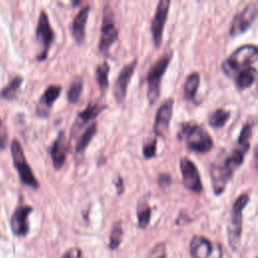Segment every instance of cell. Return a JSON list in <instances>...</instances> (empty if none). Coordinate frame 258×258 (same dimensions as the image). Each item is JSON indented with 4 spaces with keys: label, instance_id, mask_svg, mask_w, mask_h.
<instances>
[{
    "label": "cell",
    "instance_id": "cell-21",
    "mask_svg": "<svg viewBox=\"0 0 258 258\" xmlns=\"http://www.w3.org/2000/svg\"><path fill=\"white\" fill-rule=\"evenodd\" d=\"M96 133H97V124L93 123L86 129L85 133L79 139V141L76 145V152L83 153L87 149V147L89 146V144L91 143L93 138L95 137Z\"/></svg>",
    "mask_w": 258,
    "mask_h": 258
},
{
    "label": "cell",
    "instance_id": "cell-8",
    "mask_svg": "<svg viewBox=\"0 0 258 258\" xmlns=\"http://www.w3.org/2000/svg\"><path fill=\"white\" fill-rule=\"evenodd\" d=\"M190 253L192 258H222L223 253L219 245H213L212 242L204 236H195L190 243Z\"/></svg>",
    "mask_w": 258,
    "mask_h": 258
},
{
    "label": "cell",
    "instance_id": "cell-26",
    "mask_svg": "<svg viewBox=\"0 0 258 258\" xmlns=\"http://www.w3.org/2000/svg\"><path fill=\"white\" fill-rule=\"evenodd\" d=\"M248 151V149H245V148H239V149H236L230 157H228L225 161V164L227 167H229L232 171L235 172L236 169H238L242 164H243V161H244V157H245V153Z\"/></svg>",
    "mask_w": 258,
    "mask_h": 258
},
{
    "label": "cell",
    "instance_id": "cell-30",
    "mask_svg": "<svg viewBox=\"0 0 258 258\" xmlns=\"http://www.w3.org/2000/svg\"><path fill=\"white\" fill-rule=\"evenodd\" d=\"M251 136H252V126L250 124L244 125L238 139L239 146L241 148L249 149V141L251 139Z\"/></svg>",
    "mask_w": 258,
    "mask_h": 258
},
{
    "label": "cell",
    "instance_id": "cell-29",
    "mask_svg": "<svg viewBox=\"0 0 258 258\" xmlns=\"http://www.w3.org/2000/svg\"><path fill=\"white\" fill-rule=\"evenodd\" d=\"M122 237H123V228L121 223H117L110 235V248L111 249H116L119 247L121 241H122Z\"/></svg>",
    "mask_w": 258,
    "mask_h": 258
},
{
    "label": "cell",
    "instance_id": "cell-11",
    "mask_svg": "<svg viewBox=\"0 0 258 258\" xmlns=\"http://www.w3.org/2000/svg\"><path fill=\"white\" fill-rule=\"evenodd\" d=\"M181 172L183 176L184 186L195 193H201L203 185L200 177V173L196 165L188 158H183L180 163Z\"/></svg>",
    "mask_w": 258,
    "mask_h": 258
},
{
    "label": "cell",
    "instance_id": "cell-3",
    "mask_svg": "<svg viewBox=\"0 0 258 258\" xmlns=\"http://www.w3.org/2000/svg\"><path fill=\"white\" fill-rule=\"evenodd\" d=\"M249 202L247 194L240 195L233 204L231 218L228 225V242L233 251H236L240 245L242 235L243 210Z\"/></svg>",
    "mask_w": 258,
    "mask_h": 258
},
{
    "label": "cell",
    "instance_id": "cell-12",
    "mask_svg": "<svg viewBox=\"0 0 258 258\" xmlns=\"http://www.w3.org/2000/svg\"><path fill=\"white\" fill-rule=\"evenodd\" d=\"M173 108L174 100L172 98L167 99L159 108L154 124V132L157 136L164 138L168 134L170 122L173 116Z\"/></svg>",
    "mask_w": 258,
    "mask_h": 258
},
{
    "label": "cell",
    "instance_id": "cell-24",
    "mask_svg": "<svg viewBox=\"0 0 258 258\" xmlns=\"http://www.w3.org/2000/svg\"><path fill=\"white\" fill-rule=\"evenodd\" d=\"M137 214H138V221H139L140 228L146 229L150 224L151 215H152V210L149 204L146 202H140L138 205Z\"/></svg>",
    "mask_w": 258,
    "mask_h": 258
},
{
    "label": "cell",
    "instance_id": "cell-1",
    "mask_svg": "<svg viewBox=\"0 0 258 258\" xmlns=\"http://www.w3.org/2000/svg\"><path fill=\"white\" fill-rule=\"evenodd\" d=\"M257 58L258 47L254 45L241 46L223 62L222 70L228 77L236 78L241 71L251 67V64H253Z\"/></svg>",
    "mask_w": 258,
    "mask_h": 258
},
{
    "label": "cell",
    "instance_id": "cell-5",
    "mask_svg": "<svg viewBox=\"0 0 258 258\" xmlns=\"http://www.w3.org/2000/svg\"><path fill=\"white\" fill-rule=\"evenodd\" d=\"M11 149H12V157L14 160V165L19 173L22 183L33 189H38L40 184L36 179L31 166L27 162L21 143L18 140H14L12 143Z\"/></svg>",
    "mask_w": 258,
    "mask_h": 258
},
{
    "label": "cell",
    "instance_id": "cell-4",
    "mask_svg": "<svg viewBox=\"0 0 258 258\" xmlns=\"http://www.w3.org/2000/svg\"><path fill=\"white\" fill-rule=\"evenodd\" d=\"M172 59V53L162 56L151 68L148 75V99L151 104H155L161 94V82Z\"/></svg>",
    "mask_w": 258,
    "mask_h": 258
},
{
    "label": "cell",
    "instance_id": "cell-27",
    "mask_svg": "<svg viewBox=\"0 0 258 258\" xmlns=\"http://www.w3.org/2000/svg\"><path fill=\"white\" fill-rule=\"evenodd\" d=\"M109 71H110V66L108 65L107 62H103L96 69L97 82L100 89H102L103 91H105L109 85V80H108Z\"/></svg>",
    "mask_w": 258,
    "mask_h": 258
},
{
    "label": "cell",
    "instance_id": "cell-35",
    "mask_svg": "<svg viewBox=\"0 0 258 258\" xmlns=\"http://www.w3.org/2000/svg\"><path fill=\"white\" fill-rule=\"evenodd\" d=\"M116 188L119 190V191H118L119 195H121V193H122L123 190H124V187H123V180H122L121 178L118 179V184H116Z\"/></svg>",
    "mask_w": 258,
    "mask_h": 258
},
{
    "label": "cell",
    "instance_id": "cell-17",
    "mask_svg": "<svg viewBox=\"0 0 258 258\" xmlns=\"http://www.w3.org/2000/svg\"><path fill=\"white\" fill-rule=\"evenodd\" d=\"M62 92V87L61 86H57V85H52L49 86L47 88V90L44 92V94L42 95L38 108H37V112L40 116H48L50 109L52 108L53 104L57 101V99L59 98L60 94Z\"/></svg>",
    "mask_w": 258,
    "mask_h": 258
},
{
    "label": "cell",
    "instance_id": "cell-38",
    "mask_svg": "<svg viewBox=\"0 0 258 258\" xmlns=\"http://www.w3.org/2000/svg\"><path fill=\"white\" fill-rule=\"evenodd\" d=\"M257 258H258V257H257Z\"/></svg>",
    "mask_w": 258,
    "mask_h": 258
},
{
    "label": "cell",
    "instance_id": "cell-13",
    "mask_svg": "<svg viewBox=\"0 0 258 258\" xmlns=\"http://www.w3.org/2000/svg\"><path fill=\"white\" fill-rule=\"evenodd\" d=\"M137 68V60L129 63L128 65L124 66L119 73L118 78L116 79L115 86H114V96L118 103H122L127 95V89L131 83L132 77L135 73Z\"/></svg>",
    "mask_w": 258,
    "mask_h": 258
},
{
    "label": "cell",
    "instance_id": "cell-9",
    "mask_svg": "<svg viewBox=\"0 0 258 258\" xmlns=\"http://www.w3.org/2000/svg\"><path fill=\"white\" fill-rule=\"evenodd\" d=\"M257 17H258V7L255 4L248 5L243 11H241L233 19V22L230 28V35L235 37L245 33L251 27V25L254 23Z\"/></svg>",
    "mask_w": 258,
    "mask_h": 258
},
{
    "label": "cell",
    "instance_id": "cell-31",
    "mask_svg": "<svg viewBox=\"0 0 258 258\" xmlns=\"http://www.w3.org/2000/svg\"><path fill=\"white\" fill-rule=\"evenodd\" d=\"M148 258H167V249L164 243L157 244L149 253Z\"/></svg>",
    "mask_w": 258,
    "mask_h": 258
},
{
    "label": "cell",
    "instance_id": "cell-28",
    "mask_svg": "<svg viewBox=\"0 0 258 258\" xmlns=\"http://www.w3.org/2000/svg\"><path fill=\"white\" fill-rule=\"evenodd\" d=\"M83 79L81 77H77L71 84L70 89L68 91V101L72 104H75L79 101L80 96L83 92Z\"/></svg>",
    "mask_w": 258,
    "mask_h": 258
},
{
    "label": "cell",
    "instance_id": "cell-6",
    "mask_svg": "<svg viewBox=\"0 0 258 258\" xmlns=\"http://www.w3.org/2000/svg\"><path fill=\"white\" fill-rule=\"evenodd\" d=\"M36 36L39 43L42 46V52L38 55L37 59L39 61H45L47 59L51 45L55 39L54 30L51 27L48 14L45 11H42L40 14V18H39V22L36 30Z\"/></svg>",
    "mask_w": 258,
    "mask_h": 258
},
{
    "label": "cell",
    "instance_id": "cell-18",
    "mask_svg": "<svg viewBox=\"0 0 258 258\" xmlns=\"http://www.w3.org/2000/svg\"><path fill=\"white\" fill-rule=\"evenodd\" d=\"M90 13V6L83 8L75 17L72 23V35L78 44H82L85 40V30Z\"/></svg>",
    "mask_w": 258,
    "mask_h": 258
},
{
    "label": "cell",
    "instance_id": "cell-37",
    "mask_svg": "<svg viewBox=\"0 0 258 258\" xmlns=\"http://www.w3.org/2000/svg\"><path fill=\"white\" fill-rule=\"evenodd\" d=\"M0 124H2V122H0Z\"/></svg>",
    "mask_w": 258,
    "mask_h": 258
},
{
    "label": "cell",
    "instance_id": "cell-23",
    "mask_svg": "<svg viewBox=\"0 0 258 258\" xmlns=\"http://www.w3.org/2000/svg\"><path fill=\"white\" fill-rule=\"evenodd\" d=\"M23 83V78L20 76L15 77L8 86H6L2 92H0V96H2L4 99L7 100H12L15 99L17 97V94L19 92V89L21 87Z\"/></svg>",
    "mask_w": 258,
    "mask_h": 258
},
{
    "label": "cell",
    "instance_id": "cell-34",
    "mask_svg": "<svg viewBox=\"0 0 258 258\" xmlns=\"http://www.w3.org/2000/svg\"><path fill=\"white\" fill-rule=\"evenodd\" d=\"M161 187H169L172 183V179L169 175H161L159 179Z\"/></svg>",
    "mask_w": 258,
    "mask_h": 258
},
{
    "label": "cell",
    "instance_id": "cell-19",
    "mask_svg": "<svg viewBox=\"0 0 258 258\" xmlns=\"http://www.w3.org/2000/svg\"><path fill=\"white\" fill-rule=\"evenodd\" d=\"M257 73L253 67H248L241 71L235 78L236 85L239 89L244 90L250 86H252L256 80Z\"/></svg>",
    "mask_w": 258,
    "mask_h": 258
},
{
    "label": "cell",
    "instance_id": "cell-32",
    "mask_svg": "<svg viewBox=\"0 0 258 258\" xmlns=\"http://www.w3.org/2000/svg\"><path fill=\"white\" fill-rule=\"evenodd\" d=\"M144 156L146 159H152L157 154V140H153L144 146Z\"/></svg>",
    "mask_w": 258,
    "mask_h": 258
},
{
    "label": "cell",
    "instance_id": "cell-33",
    "mask_svg": "<svg viewBox=\"0 0 258 258\" xmlns=\"http://www.w3.org/2000/svg\"><path fill=\"white\" fill-rule=\"evenodd\" d=\"M63 258H81V250L79 248H71L68 250Z\"/></svg>",
    "mask_w": 258,
    "mask_h": 258
},
{
    "label": "cell",
    "instance_id": "cell-25",
    "mask_svg": "<svg viewBox=\"0 0 258 258\" xmlns=\"http://www.w3.org/2000/svg\"><path fill=\"white\" fill-rule=\"evenodd\" d=\"M230 119V112L224 109L214 111L209 117V124L213 128H222Z\"/></svg>",
    "mask_w": 258,
    "mask_h": 258
},
{
    "label": "cell",
    "instance_id": "cell-22",
    "mask_svg": "<svg viewBox=\"0 0 258 258\" xmlns=\"http://www.w3.org/2000/svg\"><path fill=\"white\" fill-rule=\"evenodd\" d=\"M104 109H106V105L99 104V103L90 104L85 110L80 112L79 119L83 123H87L88 121L94 120Z\"/></svg>",
    "mask_w": 258,
    "mask_h": 258
},
{
    "label": "cell",
    "instance_id": "cell-16",
    "mask_svg": "<svg viewBox=\"0 0 258 258\" xmlns=\"http://www.w3.org/2000/svg\"><path fill=\"white\" fill-rule=\"evenodd\" d=\"M68 153V142L64 132H60L50 149V155L56 170L61 169L66 162Z\"/></svg>",
    "mask_w": 258,
    "mask_h": 258
},
{
    "label": "cell",
    "instance_id": "cell-7",
    "mask_svg": "<svg viewBox=\"0 0 258 258\" xmlns=\"http://www.w3.org/2000/svg\"><path fill=\"white\" fill-rule=\"evenodd\" d=\"M118 29L115 25V19L112 11L110 9H106L102 28H101V36L99 41V51L107 54L112 47V45L118 40Z\"/></svg>",
    "mask_w": 258,
    "mask_h": 258
},
{
    "label": "cell",
    "instance_id": "cell-14",
    "mask_svg": "<svg viewBox=\"0 0 258 258\" xmlns=\"http://www.w3.org/2000/svg\"><path fill=\"white\" fill-rule=\"evenodd\" d=\"M233 174H234V171H232L229 167H227L225 163L223 165L215 164L212 166L211 177H212L214 192L216 195H221L224 192L226 185L231 180Z\"/></svg>",
    "mask_w": 258,
    "mask_h": 258
},
{
    "label": "cell",
    "instance_id": "cell-20",
    "mask_svg": "<svg viewBox=\"0 0 258 258\" xmlns=\"http://www.w3.org/2000/svg\"><path fill=\"white\" fill-rule=\"evenodd\" d=\"M199 85H200V75L197 72H193L188 76L185 82L184 92H185V98L187 100H193L195 98Z\"/></svg>",
    "mask_w": 258,
    "mask_h": 258
},
{
    "label": "cell",
    "instance_id": "cell-36",
    "mask_svg": "<svg viewBox=\"0 0 258 258\" xmlns=\"http://www.w3.org/2000/svg\"><path fill=\"white\" fill-rule=\"evenodd\" d=\"M254 159H255V165H256V169L258 170V145L255 149V152H254Z\"/></svg>",
    "mask_w": 258,
    "mask_h": 258
},
{
    "label": "cell",
    "instance_id": "cell-2",
    "mask_svg": "<svg viewBox=\"0 0 258 258\" xmlns=\"http://www.w3.org/2000/svg\"><path fill=\"white\" fill-rule=\"evenodd\" d=\"M180 139H184L187 147L196 153L205 154L212 150L213 140L207 131L196 124H186L179 135Z\"/></svg>",
    "mask_w": 258,
    "mask_h": 258
},
{
    "label": "cell",
    "instance_id": "cell-15",
    "mask_svg": "<svg viewBox=\"0 0 258 258\" xmlns=\"http://www.w3.org/2000/svg\"><path fill=\"white\" fill-rule=\"evenodd\" d=\"M33 208L27 205H22L17 208L12 216L11 226L13 232L17 236H26L29 232V222L28 218Z\"/></svg>",
    "mask_w": 258,
    "mask_h": 258
},
{
    "label": "cell",
    "instance_id": "cell-10",
    "mask_svg": "<svg viewBox=\"0 0 258 258\" xmlns=\"http://www.w3.org/2000/svg\"><path fill=\"white\" fill-rule=\"evenodd\" d=\"M171 2L170 0H161L158 4L154 19L152 21V35L156 47H160L163 41V33L166 22L168 20V15L170 11Z\"/></svg>",
    "mask_w": 258,
    "mask_h": 258
}]
</instances>
